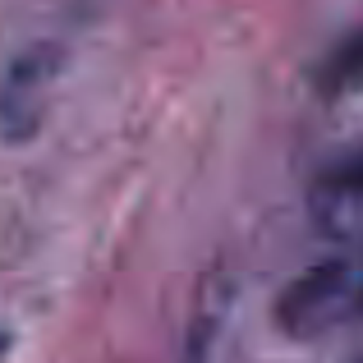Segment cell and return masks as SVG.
Listing matches in <instances>:
<instances>
[{"mask_svg":"<svg viewBox=\"0 0 363 363\" xmlns=\"http://www.w3.org/2000/svg\"><path fill=\"white\" fill-rule=\"evenodd\" d=\"M276 318L285 331H327L336 322L363 318V267L354 262H322L285 285Z\"/></svg>","mask_w":363,"mask_h":363,"instance_id":"1","label":"cell"},{"mask_svg":"<svg viewBox=\"0 0 363 363\" xmlns=\"http://www.w3.org/2000/svg\"><path fill=\"white\" fill-rule=\"evenodd\" d=\"M313 221L331 240L363 235V157H350L340 166H331L313 184Z\"/></svg>","mask_w":363,"mask_h":363,"instance_id":"2","label":"cell"},{"mask_svg":"<svg viewBox=\"0 0 363 363\" xmlns=\"http://www.w3.org/2000/svg\"><path fill=\"white\" fill-rule=\"evenodd\" d=\"M46 79H51V60H42V51H33L28 60H18L0 83V124L9 138H23L42 116Z\"/></svg>","mask_w":363,"mask_h":363,"instance_id":"3","label":"cell"},{"mask_svg":"<svg viewBox=\"0 0 363 363\" xmlns=\"http://www.w3.org/2000/svg\"><path fill=\"white\" fill-rule=\"evenodd\" d=\"M318 88L327 92V97H354V92H363V33L345 37V42L322 60Z\"/></svg>","mask_w":363,"mask_h":363,"instance_id":"4","label":"cell"},{"mask_svg":"<svg viewBox=\"0 0 363 363\" xmlns=\"http://www.w3.org/2000/svg\"><path fill=\"white\" fill-rule=\"evenodd\" d=\"M0 354H5V336H0Z\"/></svg>","mask_w":363,"mask_h":363,"instance_id":"5","label":"cell"}]
</instances>
